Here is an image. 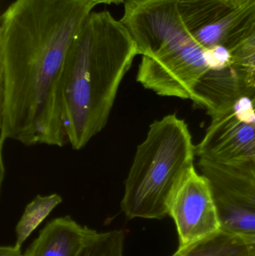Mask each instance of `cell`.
<instances>
[{
	"mask_svg": "<svg viewBox=\"0 0 255 256\" xmlns=\"http://www.w3.org/2000/svg\"><path fill=\"white\" fill-rule=\"evenodd\" d=\"M196 146L188 124L176 114L155 120L137 146L124 182L121 209L128 220H162L189 173Z\"/></svg>",
	"mask_w": 255,
	"mask_h": 256,
	"instance_id": "3",
	"label": "cell"
},
{
	"mask_svg": "<svg viewBox=\"0 0 255 256\" xmlns=\"http://www.w3.org/2000/svg\"><path fill=\"white\" fill-rule=\"evenodd\" d=\"M209 116L211 123L196 146L199 160L255 168V86Z\"/></svg>",
	"mask_w": 255,
	"mask_h": 256,
	"instance_id": "4",
	"label": "cell"
},
{
	"mask_svg": "<svg viewBox=\"0 0 255 256\" xmlns=\"http://www.w3.org/2000/svg\"><path fill=\"white\" fill-rule=\"evenodd\" d=\"M61 202L62 198L61 196L53 194L48 196H37L28 203L16 226L15 245L21 248L30 234Z\"/></svg>",
	"mask_w": 255,
	"mask_h": 256,
	"instance_id": "11",
	"label": "cell"
},
{
	"mask_svg": "<svg viewBox=\"0 0 255 256\" xmlns=\"http://www.w3.org/2000/svg\"><path fill=\"white\" fill-rule=\"evenodd\" d=\"M139 55L130 32L107 10L92 12L73 39L61 79L62 122L73 150L107 124L120 85Z\"/></svg>",
	"mask_w": 255,
	"mask_h": 256,
	"instance_id": "2",
	"label": "cell"
},
{
	"mask_svg": "<svg viewBox=\"0 0 255 256\" xmlns=\"http://www.w3.org/2000/svg\"><path fill=\"white\" fill-rule=\"evenodd\" d=\"M192 37L206 50L232 49L255 18V0H177Z\"/></svg>",
	"mask_w": 255,
	"mask_h": 256,
	"instance_id": "5",
	"label": "cell"
},
{
	"mask_svg": "<svg viewBox=\"0 0 255 256\" xmlns=\"http://www.w3.org/2000/svg\"><path fill=\"white\" fill-rule=\"evenodd\" d=\"M106 0H15L0 26V147L69 144L61 79L66 55L92 10ZM107 4V3H106Z\"/></svg>",
	"mask_w": 255,
	"mask_h": 256,
	"instance_id": "1",
	"label": "cell"
},
{
	"mask_svg": "<svg viewBox=\"0 0 255 256\" xmlns=\"http://www.w3.org/2000/svg\"><path fill=\"white\" fill-rule=\"evenodd\" d=\"M199 170L211 183L220 230L255 238V168L199 160Z\"/></svg>",
	"mask_w": 255,
	"mask_h": 256,
	"instance_id": "6",
	"label": "cell"
},
{
	"mask_svg": "<svg viewBox=\"0 0 255 256\" xmlns=\"http://www.w3.org/2000/svg\"><path fill=\"white\" fill-rule=\"evenodd\" d=\"M172 256H255V238L220 230L190 244L179 246Z\"/></svg>",
	"mask_w": 255,
	"mask_h": 256,
	"instance_id": "10",
	"label": "cell"
},
{
	"mask_svg": "<svg viewBox=\"0 0 255 256\" xmlns=\"http://www.w3.org/2000/svg\"><path fill=\"white\" fill-rule=\"evenodd\" d=\"M231 62L239 61L255 51V18L250 28L242 36L239 42L229 50Z\"/></svg>",
	"mask_w": 255,
	"mask_h": 256,
	"instance_id": "13",
	"label": "cell"
},
{
	"mask_svg": "<svg viewBox=\"0 0 255 256\" xmlns=\"http://www.w3.org/2000/svg\"><path fill=\"white\" fill-rule=\"evenodd\" d=\"M97 232L79 225L71 216L55 218L40 231L24 256H76Z\"/></svg>",
	"mask_w": 255,
	"mask_h": 256,
	"instance_id": "9",
	"label": "cell"
},
{
	"mask_svg": "<svg viewBox=\"0 0 255 256\" xmlns=\"http://www.w3.org/2000/svg\"><path fill=\"white\" fill-rule=\"evenodd\" d=\"M179 237V246L190 244L220 230L211 183L193 168L177 190L169 209Z\"/></svg>",
	"mask_w": 255,
	"mask_h": 256,
	"instance_id": "7",
	"label": "cell"
},
{
	"mask_svg": "<svg viewBox=\"0 0 255 256\" xmlns=\"http://www.w3.org/2000/svg\"><path fill=\"white\" fill-rule=\"evenodd\" d=\"M0 256H24L21 252L20 248L15 246H2L0 248Z\"/></svg>",
	"mask_w": 255,
	"mask_h": 256,
	"instance_id": "15",
	"label": "cell"
},
{
	"mask_svg": "<svg viewBox=\"0 0 255 256\" xmlns=\"http://www.w3.org/2000/svg\"><path fill=\"white\" fill-rule=\"evenodd\" d=\"M107 4H111V3H115V4H120V3L124 2L125 0H106Z\"/></svg>",
	"mask_w": 255,
	"mask_h": 256,
	"instance_id": "16",
	"label": "cell"
},
{
	"mask_svg": "<svg viewBox=\"0 0 255 256\" xmlns=\"http://www.w3.org/2000/svg\"><path fill=\"white\" fill-rule=\"evenodd\" d=\"M232 63L241 66L255 76V51L248 56Z\"/></svg>",
	"mask_w": 255,
	"mask_h": 256,
	"instance_id": "14",
	"label": "cell"
},
{
	"mask_svg": "<svg viewBox=\"0 0 255 256\" xmlns=\"http://www.w3.org/2000/svg\"><path fill=\"white\" fill-rule=\"evenodd\" d=\"M255 86V76L241 66L211 68L201 78L190 100L208 115Z\"/></svg>",
	"mask_w": 255,
	"mask_h": 256,
	"instance_id": "8",
	"label": "cell"
},
{
	"mask_svg": "<svg viewBox=\"0 0 255 256\" xmlns=\"http://www.w3.org/2000/svg\"><path fill=\"white\" fill-rule=\"evenodd\" d=\"M125 234L123 230L96 233L76 256H124Z\"/></svg>",
	"mask_w": 255,
	"mask_h": 256,
	"instance_id": "12",
	"label": "cell"
}]
</instances>
